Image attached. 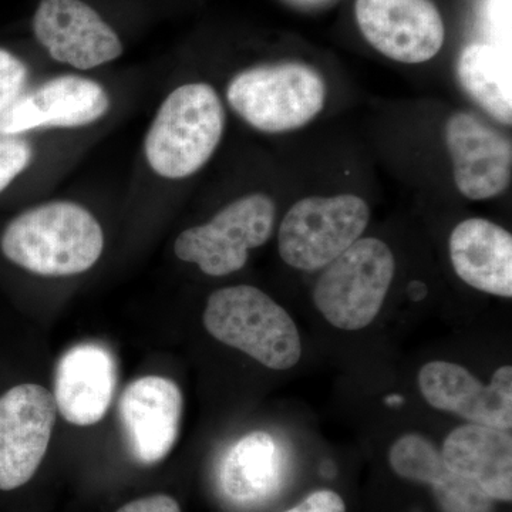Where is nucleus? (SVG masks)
<instances>
[{"mask_svg": "<svg viewBox=\"0 0 512 512\" xmlns=\"http://www.w3.org/2000/svg\"><path fill=\"white\" fill-rule=\"evenodd\" d=\"M0 249L30 274L79 275L93 268L103 254V228L92 212L76 202H46L9 222Z\"/></svg>", "mask_w": 512, "mask_h": 512, "instance_id": "obj_1", "label": "nucleus"}, {"mask_svg": "<svg viewBox=\"0 0 512 512\" xmlns=\"http://www.w3.org/2000/svg\"><path fill=\"white\" fill-rule=\"evenodd\" d=\"M225 111L214 87L187 83L173 90L157 110L144 140L151 170L183 180L210 161L222 140Z\"/></svg>", "mask_w": 512, "mask_h": 512, "instance_id": "obj_2", "label": "nucleus"}, {"mask_svg": "<svg viewBox=\"0 0 512 512\" xmlns=\"http://www.w3.org/2000/svg\"><path fill=\"white\" fill-rule=\"evenodd\" d=\"M204 326L211 336L272 370L292 369L302 356L289 313L255 286L218 289L208 298Z\"/></svg>", "mask_w": 512, "mask_h": 512, "instance_id": "obj_3", "label": "nucleus"}, {"mask_svg": "<svg viewBox=\"0 0 512 512\" xmlns=\"http://www.w3.org/2000/svg\"><path fill=\"white\" fill-rule=\"evenodd\" d=\"M229 106L264 133L298 130L323 110L326 84L312 67L281 63L237 74L227 90Z\"/></svg>", "mask_w": 512, "mask_h": 512, "instance_id": "obj_4", "label": "nucleus"}, {"mask_svg": "<svg viewBox=\"0 0 512 512\" xmlns=\"http://www.w3.org/2000/svg\"><path fill=\"white\" fill-rule=\"evenodd\" d=\"M396 262L392 249L377 238L357 239L323 268L313 302L330 325L342 330L369 326L382 309Z\"/></svg>", "mask_w": 512, "mask_h": 512, "instance_id": "obj_5", "label": "nucleus"}, {"mask_svg": "<svg viewBox=\"0 0 512 512\" xmlns=\"http://www.w3.org/2000/svg\"><path fill=\"white\" fill-rule=\"evenodd\" d=\"M369 218L366 201L357 195L305 198L281 222L279 255L292 268L318 271L362 237Z\"/></svg>", "mask_w": 512, "mask_h": 512, "instance_id": "obj_6", "label": "nucleus"}, {"mask_svg": "<svg viewBox=\"0 0 512 512\" xmlns=\"http://www.w3.org/2000/svg\"><path fill=\"white\" fill-rule=\"evenodd\" d=\"M275 202L265 194H249L222 208L207 224L185 229L175 239L178 259L195 264L210 276H227L244 268L249 251L271 238Z\"/></svg>", "mask_w": 512, "mask_h": 512, "instance_id": "obj_7", "label": "nucleus"}, {"mask_svg": "<svg viewBox=\"0 0 512 512\" xmlns=\"http://www.w3.org/2000/svg\"><path fill=\"white\" fill-rule=\"evenodd\" d=\"M30 29L50 59L74 69H97L124 53L120 33L87 0H39Z\"/></svg>", "mask_w": 512, "mask_h": 512, "instance_id": "obj_8", "label": "nucleus"}, {"mask_svg": "<svg viewBox=\"0 0 512 512\" xmlns=\"http://www.w3.org/2000/svg\"><path fill=\"white\" fill-rule=\"evenodd\" d=\"M56 416L55 397L39 384H19L0 396V490H16L35 476Z\"/></svg>", "mask_w": 512, "mask_h": 512, "instance_id": "obj_9", "label": "nucleus"}, {"mask_svg": "<svg viewBox=\"0 0 512 512\" xmlns=\"http://www.w3.org/2000/svg\"><path fill=\"white\" fill-rule=\"evenodd\" d=\"M356 20L377 52L400 63L433 59L446 36L431 0H356Z\"/></svg>", "mask_w": 512, "mask_h": 512, "instance_id": "obj_10", "label": "nucleus"}, {"mask_svg": "<svg viewBox=\"0 0 512 512\" xmlns=\"http://www.w3.org/2000/svg\"><path fill=\"white\" fill-rule=\"evenodd\" d=\"M184 399L167 377L146 376L121 394L119 417L131 456L138 463L157 464L173 450L180 433Z\"/></svg>", "mask_w": 512, "mask_h": 512, "instance_id": "obj_11", "label": "nucleus"}, {"mask_svg": "<svg viewBox=\"0 0 512 512\" xmlns=\"http://www.w3.org/2000/svg\"><path fill=\"white\" fill-rule=\"evenodd\" d=\"M110 97L86 77H56L25 92L0 116V136H20L36 128H79L106 116Z\"/></svg>", "mask_w": 512, "mask_h": 512, "instance_id": "obj_12", "label": "nucleus"}, {"mask_svg": "<svg viewBox=\"0 0 512 512\" xmlns=\"http://www.w3.org/2000/svg\"><path fill=\"white\" fill-rule=\"evenodd\" d=\"M419 387L434 409L457 414L474 424L511 429V366L500 367L491 383L483 384L466 367L437 360L421 367Z\"/></svg>", "mask_w": 512, "mask_h": 512, "instance_id": "obj_13", "label": "nucleus"}, {"mask_svg": "<svg viewBox=\"0 0 512 512\" xmlns=\"http://www.w3.org/2000/svg\"><path fill=\"white\" fill-rule=\"evenodd\" d=\"M454 181L468 200L497 197L511 181L510 138L470 113L453 114L446 126Z\"/></svg>", "mask_w": 512, "mask_h": 512, "instance_id": "obj_14", "label": "nucleus"}, {"mask_svg": "<svg viewBox=\"0 0 512 512\" xmlns=\"http://www.w3.org/2000/svg\"><path fill=\"white\" fill-rule=\"evenodd\" d=\"M116 382V362L109 350L97 343L74 346L57 363V412L74 426L99 423L109 410Z\"/></svg>", "mask_w": 512, "mask_h": 512, "instance_id": "obj_15", "label": "nucleus"}, {"mask_svg": "<svg viewBox=\"0 0 512 512\" xmlns=\"http://www.w3.org/2000/svg\"><path fill=\"white\" fill-rule=\"evenodd\" d=\"M450 259L461 281L490 295L512 296V237L483 218L460 222L450 235Z\"/></svg>", "mask_w": 512, "mask_h": 512, "instance_id": "obj_16", "label": "nucleus"}, {"mask_svg": "<svg viewBox=\"0 0 512 512\" xmlns=\"http://www.w3.org/2000/svg\"><path fill=\"white\" fill-rule=\"evenodd\" d=\"M441 456L453 473L474 481L491 500H512V437L508 430L464 424L448 434Z\"/></svg>", "mask_w": 512, "mask_h": 512, "instance_id": "obj_17", "label": "nucleus"}, {"mask_svg": "<svg viewBox=\"0 0 512 512\" xmlns=\"http://www.w3.org/2000/svg\"><path fill=\"white\" fill-rule=\"evenodd\" d=\"M390 466L397 476L430 485L440 512H493L494 500L474 481L453 473L439 450L420 434H404L394 441Z\"/></svg>", "mask_w": 512, "mask_h": 512, "instance_id": "obj_18", "label": "nucleus"}, {"mask_svg": "<svg viewBox=\"0 0 512 512\" xmlns=\"http://www.w3.org/2000/svg\"><path fill=\"white\" fill-rule=\"evenodd\" d=\"M282 454L278 443L265 431H252L234 444L225 457L221 484L238 503L261 500L278 487Z\"/></svg>", "mask_w": 512, "mask_h": 512, "instance_id": "obj_19", "label": "nucleus"}, {"mask_svg": "<svg viewBox=\"0 0 512 512\" xmlns=\"http://www.w3.org/2000/svg\"><path fill=\"white\" fill-rule=\"evenodd\" d=\"M457 74L463 89L481 109L510 126L511 67L504 49L485 43L464 47L458 57Z\"/></svg>", "mask_w": 512, "mask_h": 512, "instance_id": "obj_20", "label": "nucleus"}, {"mask_svg": "<svg viewBox=\"0 0 512 512\" xmlns=\"http://www.w3.org/2000/svg\"><path fill=\"white\" fill-rule=\"evenodd\" d=\"M28 79V64L16 53L0 46V116L26 92Z\"/></svg>", "mask_w": 512, "mask_h": 512, "instance_id": "obj_21", "label": "nucleus"}, {"mask_svg": "<svg viewBox=\"0 0 512 512\" xmlns=\"http://www.w3.org/2000/svg\"><path fill=\"white\" fill-rule=\"evenodd\" d=\"M33 160L28 140L18 136H0V192L6 190Z\"/></svg>", "mask_w": 512, "mask_h": 512, "instance_id": "obj_22", "label": "nucleus"}, {"mask_svg": "<svg viewBox=\"0 0 512 512\" xmlns=\"http://www.w3.org/2000/svg\"><path fill=\"white\" fill-rule=\"evenodd\" d=\"M285 512H346V505L335 491L319 490Z\"/></svg>", "mask_w": 512, "mask_h": 512, "instance_id": "obj_23", "label": "nucleus"}, {"mask_svg": "<svg viewBox=\"0 0 512 512\" xmlns=\"http://www.w3.org/2000/svg\"><path fill=\"white\" fill-rule=\"evenodd\" d=\"M116 512H181V508L170 495L156 494L131 501Z\"/></svg>", "mask_w": 512, "mask_h": 512, "instance_id": "obj_24", "label": "nucleus"}, {"mask_svg": "<svg viewBox=\"0 0 512 512\" xmlns=\"http://www.w3.org/2000/svg\"><path fill=\"white\" fill-rule=\"evenodd\" d=\"M510 16V0H493L491 3L490 22L497 32L507 35V22Z\"/></svg>", "mask_w": 512, "mask_h": 512, "instance_id": "obj_25", "label": "nucleus"}, {"mask_svg": "<svg viewBox=\"0 0 512 512\" xmlns=\"http://www.w3.org/2000/svg\"><path fill=\"white\" fill-rule=\"evenodd\" d=\"M299 2H303V3H316V2H320V0H299Z\"/></svg>", "mask_w": 512, "mask_h": 512, "instance_id": "obj_26", "label": "nucleus"}]
</instances>
